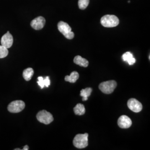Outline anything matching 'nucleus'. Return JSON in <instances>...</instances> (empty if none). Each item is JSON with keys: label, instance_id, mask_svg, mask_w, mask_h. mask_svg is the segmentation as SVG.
Listing matches in <instances>:
<instances>
[{"label": "nucleus", "instance_id": "nucleus-1", "mask_svg": "<svg viewBox=\"0 0 150 150\" xmlns=\"http://www.w3.org/2000/svg\"><path fill=\"white\" fill-rule=\"evenodd\" d=\"M119 22L118 17L113 15H106L101 18V23L105 27H116Z\"/></svg>", "mask_w": 150, "mask_h": 150}, {"label": "nucleus", "instance_id": "nucleus-2", "mask_svg": "<svg viewBox=\"0 0 150 150\" xmlns=\"http://www.w3.org/2000/svg\"><path fill=\"white\" fill-rule=\"evenodd\" d=\"M88 134L85 133L84 134H77L73 141V144L76 148L83 149L86 147L88 145Z\"/></svg>", "mask_w": 150, "mask_h": 150}, {"label": "nucleus", "instance_id": "nucleus-3", "mask_svg": "<svg viewBox=\"0 0 150 150\" xmlns=\"http://www.w3.org/2000/svg\"><path fill=\"white\" fill-rule=\"evenodd\" d=\"M58 30L65 38L71 40L74 38V33L72 31L69 25L64 21H59L57 25Z\"/></svg>", "mask_w": 150, "mask_h": 150}, {"label": "nucleus", "instance_id": "nucleus-4", "mask_svg": "<svg viewBox=\"0 0 150 150\" xmlns=\"http://www.w3.org/2000/svg\"><path fill=\"white\" fill-rule=\"evenodd\" d=\"M117 87V82L114 80L107 81L103 82L99 85V88L103 93L110 94Z\"/></svg>", "mask_w": 150, "mask_h": 150}, {"label": "nucleus", "instance_id": "nucleus-5", "mask_svg": "<svg viewBox=\"0 0 150 150\" xmlns=\"http://www.w3.org/2000/svg\"><path fill=\"white\" fill-rule=\"evenodd\" d=\"M38 121L45 125H48L54 121V117L51 113L42 110L38 113L36 116Z\"/></svg>", "mask_w": 150, "mask_h": 150}, {"label": "nucleus", "instance_id": "nucleus-6", "mask_svg": "<svg viewBox=\"0 0 150 150\" xmlns=\"http://www.w3.org/2000/svg\"><path fill=\"white\" fill-rule=\"evenodd\" d=\"M25 107V103L21 100H16L11 102L7 107L8 111L11 113H18Z\"/></svg>", "mask_w": 150, "mask_h": 150}, {"label": "nucleus", "instance_id": "nucleus-7", "mask_svg": "<svg viewBox=\"0 0 150 150\" xmlns=\"http://www.w3.org/2000/svg\"><path fill=\"white\" fill-rule=\"evenodd\" d=\"M127 106L129 108L134 112H139L142 110L141 103L135 98H130L127 102Z\"/></svg>", "mask_w": 150, "mask_h": 150}, {"label": "nucleus", "instance_id": "nucleus-8", "mask_svg": "<svg viewBox=\"0 0 150 150\" xmlns=\"http://www.w3.org/2000/svg\"><path fill=\"white\" fill-rule=\"evenodd\" d=\"M45 23L46 20L45 18L42 16H39L32 20L31 22V26L33 29L36 30H40L43 28Z\"/></svg>", "mask_w": 150, "mask_h": 150}, {"label": "nucleus", "instance_id": "nucleus-9", "mask_svg": "<svg viewBox=\"0 0 150 150\" xmlns=\"http://www.w3.org/2000/svg\"><path fill=\"white\" fill-rule=\"evenodd\" d=\"M118 126L121 129H128L132 125V121L127 116L122 115L118 118Z\"/></svg>", "mask_w": 150, "mask_h": 150}, {"label": "nucleus", "instance_id": "nucleus-10", "mask_svg": "<svg viewBox=\"0 0 150 150\" xmlns=\"http://www.w3.org/2000/svg\"><path fill=\"white\" fill-rule=\"evenodd\" d=\"M13 38L9 31L7 32L1 38V45L7 48H10L13 44Z\"/></svg>", "mask_w": 150, "mask_h": 150}, {"label": "nucleus", "instance_id": "nucleus-11", "mask_svg": "<svg viewBox=\"0 0 150 150\" xmlns=\"http://www.w3.org/2000/svg\"><path fill=\"white\" fill-rule=\"evenodd\" d=\"M74 62L76 64L83 67H87L89 64V62L87 59L82 57L80 56H76L74 59Z\"/></svg>", "mask_w": 150, "mask_h": 150}, {"label": "nucleus", "instance_id": "nucleus-12", "mask_svg": "<svg viewBox=\"0 0 150 150\" xmlns=\"http://www.w3.org/2000/svg\"><path fill=\"white\" fill-rule=\"evenodd\" d=\"M122 59L124 61H126L129 65H132L136 62V59L133 56V54L130 52H127L123 54Z\"/></svg>", "mask_w": 150, "mask_h": 150}, {"label": "nucleus", "instance_id": "nucleus-13", "mask_svg": "<svg viewBox=\"0 0 150 150\" xmlns=\"http://www.w3.org/2000/svg\"><path fill=\"white\" fill-rule=\"evenodd\" d=\"M79 78V74L77 72L74 71L72 72L70 76H66L64 80L67 82L70 83H75Z\"/></svg>", "mask_w": 150, "mask_h": 150}, {"label": "nucleus", "instance_id": "nucleus-14", "mask_svg": "<svg viewBox=\"0 0 150 150\" xmlns=\"http://www.w3.org/2000/svg\"><path fill=\"white\" fill-rule=\"evenodd\" d=\"M74 112L76 115L81 116L85 113V108L83 105L81 103H78L76 105V106L74 108Z\"/></svg>", "mask_w": 150, "mask_h": 150}, {"label": "nucleus", "instance_id": "nucleus-15", "mask_svg": "<svg viewBox=\"0 0 150 150\" xmlns=\"http://www.w3.org/2000/svg\"><path fill=\"white\" fill-rule=\"evenodd\" d=\"M92 91V89L90 87H87L85 89L81 90L80 96L82 97L83 101H85L88 100V97L90 96Z\"/></svg>", "mask_w": 150, "mask_h": 150}, {"label": "nucleus", "instance_id": "nucleus-16", "mask_svg": "<svg viewBox=\"0 0 150 150\" xmlns=\"http://www.w3.org/2000/svg\"><path fill=\"white\" fill-rule=\"evenodd\" d=\"M34 74V71L32 68H27L23 72V77L27 81L30 80Z\"/></svg>", "mask_w": 150, "mask_h": 150}, {"label": "nucleus", "instance_id": "nucleus-17", "mask_svg": "<svg viewBox=\"0 0 150 150\" xmlns=\"http://www.w3.org/2000/svg\"><path fill=\"white\" fill-rule=\"evenodd\" d=\"M90 0H79L78 5L81 10H85L89 5Z\"/></svg>", "mask_w": 150, "mask_h": 150}, {"label": "nucleus", "instance_id": "nucleus-18", "mask_svg": "<svg viewBox=\"0 0 150 150\" xmlns=\"http://www.w3.org/2000/svg\"><path fill=\"white\" fill-rule=\"evenodd\" d=\"M8 54V48L1 45L0 46V59H3L6 57Z\"/></svg>", "mask_w": 150, "mask_h": 150}, {"label": "nucleus", "instance_id": "nucleus-19", "mask_svg": "<svg viewBox=\"0 0 150 150\" xmlns=\"http://www.w3.org/2000/svg\"><path fill=\"white\" fill-rule=\"evenodd\" d=\"M38 85L40 86L41 88H43L45 87V82H44V78L42 76H39L38 77Z\"/></svg>", "mask_w": 150, "mask_h": 150}, {"label": "nucleus", "instance_id": "nucleus-20", "mask_svg": "<svg viewBox=\"0 0 150 150\" xmlns=\"http://www.w3.org/2000/svg\"><path fill=\"white\" fill-rule=\"evenodd\" d=\"M44 82H45V86H46V87H48V86L50 85V80L48 76L46 77L44 79Z\"/></svg>", "mask_w": 150, "mask_h": 150}, {"label": "nucleus", "instance_id": "nucleus-21", "mask_svg": "<svg viewBox=\"0 0 150 150\" xmlns=\"http://www.w3.org/2000/svg\"><path fill=\"white\" fill-rule=\"evenodd\" d=\"M29 150V147H28V145H26V146H25L23 147V150Z\"/></svg>", "mask_w": 150, "mask_h": 150}, {"label": "nucleus", "instance_id": "nucleus-22", "mask_svg": "<svg viewBox=\"0 0 150 150\" xmlns=\"http://www.w3.org/2000/svg\"><path fill=\"white\" fill-rule=\"evenodd\" d=\"M15 150H20V149H15Z\"/></svg>", "mask_w": 150, "mask_h": 150}]
</instances>
